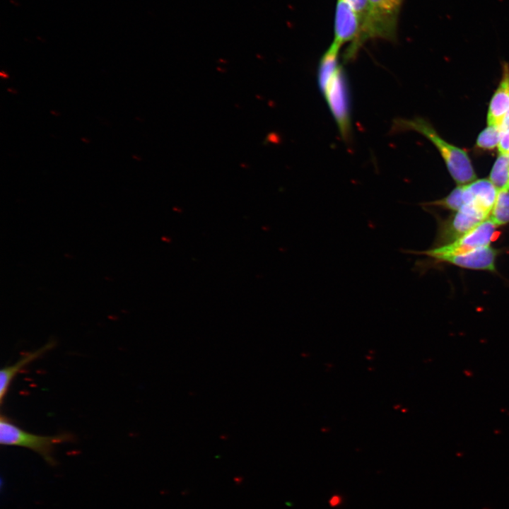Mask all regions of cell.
Segmentation results:
<instances>
[{"label": "cell", "mask_w": 509, "mask_h": 509, "mask_svg": "<svg viewBox=\"0 0 509 509\" xmlns=\"http://www.w3.org/2000/svg\"><path fill=\"white\" fill-rule=\"evenodd\" d=\"M489 180L500 191L509 185V155L498 153L488 176Z\"/></svg>", "instance_id": "cell-12"}, {"label": "cell", "mask_w": 509, "mask_h": 509, "mask_svg": "<svg viewBox=\"0 0 509 509\" xmlns=\"http://www.w3.org/2000/svg\"><path fill=\"white\" fill-rule=\"evenodd\" d=\"M501 129L496 125H488L479 134L475 145L474 151L479 153H488L498 148Z\"/></svg>", "instance_id": "cell-13"}, {"label": "cell", "mask_w": 509, "mask_h": 509, "mask_svg": "<svg viewBox=\"0 0 509 509\" xmlns=\"http://www.w3.org/2000/svg\"><path fill=\"white\" fill-rule=\"evenodd\" d=\"M489 218L499 227L509 223V190H500Z\"/></svg>", "instance_id": "cell-15"}, {"label": "cell", "mask_w": 509, "mask_h": 509, "mask_svg": "<svg viewBox=\"0 0 509 509\" xmlns=\"http://www.w3.org/2000/svg\"><path fill=\"white\" fill-rule=\"evenodd\" d=\"M509 110V64L501 63V77L489 101L486 122L488 125L500 127Z\"/></svg>", "instance_id": "cell-9"}, {"label": "cell", "mask_w": 509, "mask_h": 509, "mask_svg": "<svg viewBox=\"0 0 509 509\" xmlns=\"http://www.w3.org/2000/svg\"><path fill=\"white\" fill-rule=\"evenodd\" d=\"M498 227L490 218L484 220L469 232L455 241L440 247H432L424 251L404 250V252L426 255L431 259L438 257L464 253L491 245L498 236Z\"/></svg>", "instance_id": "cell-5"}, {"label": "cell", "mask_w": 509, "mask_h": 509, "mask_svg": "<svg viewBox=\"0 0 509 509\" xmlns=\"http://www.w3.org/2000/svg\"><path fill=\"white\" fill-rule=\"evenodd\" d=\"M396 130L416 131L436 148L450 176L457 185H464L477 179L476 173L467 151L445 140L426 119L416 117L411 119H396Z\"/></svg>", "instance_id": "cell-1"}, {"label": "cell", "mask_w": 509, "mask_h": 509, "mask_svg": "<svg viewBox=\"0 0 509 509\" xmlns=\"http://www.w3.org/2000/svg\"><path fill=\"white\" fill-rule=\"evenodd\" d=\"M497 149L498 153L509 155V129L501 131Z\"/></svg>", "instance_id": "cell-17"}, {"label": "cell", "mask_w": 509, "mask_h": 509, "mask_svg": "<svg viewBox=\"0 0 509 509\" xmlns=\"http://www.w3.org/2000/svg\"><path fill=\"white\" fill-rule=\"evenodd\" d=\"M68 433L54 435H40L26 432L1 415L0 418V443L3 445L19 446L30 449L40 455L50 465L56 462L53 453L56 445L72 441Z\"/></svg>", "instance_id": "cell-2"}, {"label": "cell", "mask_w": 509, "mask_h": 509, "mask_svg": "<svg viewBox=\"0 0 509 509\" xmlns=\"http://www.w3.org/2000/svg\"><path fill=\"white\" fill-rule=\"evenodd\" d=\"M55 345L54 341H49L43 346L37 349V350L28 353L23 356L17 362L14 364L4 367L0 371V402H3L4 397L7 392V390L16 375L23 367L32 361L37 359L47 351L52 349Z\"/></svg>", "instance_id": "cell-11"}, {"label": "cell", "mask_w": 509, "mask_h": 509, "mask_svg": "<svg viewBox=\"0 0 509 509\" xmlns=\"http://www.w3.org/2000/svg\"><path fill=\"white\" fill-rule=\"evenodd\" d=\"M337 124L341 136L348 141L351 135V102L347 78L340 66L318 86Z\"/></svg>", "instance_id": "cell-3"}, {"label": "cell", "mask_w": 509, "mask_h": 509, "mask_svg": "<svg viewBox=\"0 0 509 509\" xmlns=\"http://www.w3.org/2000/svg\"><path fill=\"white\" fill-rule=\"evenodd\" d=\"M361 35V24L357 13L346 0H337L332 42L340 47L350 42L344 56L346 60L351 59L356 54V46Z\"/></svg>", "instance_id": "cell-7"}, {"label": "cell", "mask_w": 509, "mask_h": 509, "mask_svg": "<svg viewBox=\"0 0 509 509\" xmlns=\"http://www.w3.org/2000/svg\"><path fill=\"white\" fill-rule=\"evenodd\" d=\"M489 215L472 205H464L445 218L438 220V227L433 247L450 244L469 232Z\"/></svg>", "instance_id": "cell-6"}, {"label": "cell", "mask_w": 509, "mask_h": 509, "mask_svg": "<svg viewBox=\"0 0 509 509\" xmlns=\"http://www.w3.org/2000/svg\"><path fill=\"white\" fill-rule=\"evenodd\" d=\"M508 190H509V185H508Z\"/></svg>", "instance_id": "cell-20"}, {"label": "cell", "mask_w": 509, "mask_h": 509, "mask_svg": "<svg viewBox=\"0 0 509 509\" xmlns=\"http://www.w3.org/2000/svg\"><path fill=\"white\" fill-rule=\"evenodd\" d=\"M423 206H433L454 211L465 205L463 185H457L446 197L432 201L423 203Z\"/></svg>", "instance_id": "cell-14"}, {"label": "cell", "mask_w": 509, "mask_h": 509, "mask_svg": "<svg viewBox=\"0 0 509 509\" xmlns=\"http://www.w3.org/2000/svg\"><path fill=\"white\" fill-rule=\"evenodd\" d=\"M346 1L353 8V9L357 13V15L360 19L361 24V34H362V32L365 25L366 21L368 19V12H369L368 0H346ZM360 38H361V37H360ZM358 42H359V40H358ZM358 44L356 46V52H358Z\"/></svg>", "instance_id": "cell-16"}, {"label": "cell", "mask_w": 509, "mask_h": 509, "mask_svg": "<svg viewBox=\"0 0 509 509\" xmlns=\"http://www.w3.org/2000/svg\"><path fill=\"white\" fill-rule=\"evenodd\" d=\"M500 253L501 250L488 245L464 253L438 257L433 260L467 269L496 272V260Z\"/></svg>", "instance_id": "cell-8"}, {"label": "cell", "mask_w": 509, "mask_h": 509, "mask_svg": "<svg viewBox=\"0 0 509 509\" xmlns=\"http://www.w3.org/2000/svg\"><path fill=\"white\" fill-rule=\"evenodd\" d=\"M466 205L472 204L489 215L496 204L499 190L488 178L476 179L464 185Z\"/></svg>", "instance_id": "cell-10"}, {"label": "cell", "mask_w": 509, "mask_h": 509, "mask_svg": "<svg viewBox=\"0 0 509 509\" xmlns=\"http://www.w3.org/2000/svg\"><path fill=\"white\" fill-rule=\"evenodd\" d=\"M403 2L404 0H368V16L358 44V50L370 39L395 40Z\"/></svg>", "instance_id": "cell-4"}, {"label": "cell", "mask_w": 509, "mask_h": 509, "mask_svg": "<svg viewBox=\"0 0 509 509\" xmlns=\"http://www.w3.org/2000/svg\"><path fill=\"white\" fill-rule=\"evenodd\" d=\"M501 129V131L509 129V110L504 117L503 122L499 127Z\"/></svg>", "instance_id": "cell-18"}, {"label": "cell", "mask_w": 509, "mask_h": 509, "mask_svg": "<svg viewBox=\"0 0 509 509\" xmlns=\"http://www.w3.org/2000/svg\"><path fill=\"white\" fill-rule=\"evenodd\" d=\"M341 498L339 496L334 495L329 500V504L332 507H335L341 503Z\"/></svg>", "instance_id": "cell-19"}]
</instances>
